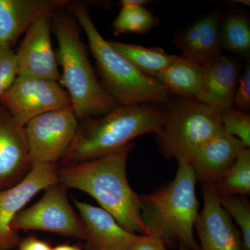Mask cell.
Segmentation results:
<instances>
[{
    "instance_id": "1",
    "label": "cell",
    "mask_w": 250,
    "mask_h": 250,
    "mask_svg": "<svg viewBox=\"0 0 250 250\" xmlns=\"http://www.w3.org/2000/svg\"><path fill=\"white\" fill-rule=\"evenodd\" d=\"M134 146L129 143L107 155L62 166L58 169L59 182L66 188L77 189L93 197L122 228L148 236L139 194L131 188L126 175L128 156Z\"/></svg>"
},
{
    "instance_id": "2",
    "label": "cell",
    "mask_w": 250,
    "mask_h": 250,
    "mask_svg": "<svg viewBox=\"0 0 250 250\" xmlns=\"http://www.w3.org/2000/svg\"><path fill=\"white\" fill-rule=\"evenodd\" d=\"M164 105L119 104L104 116L82 120L62 158V166L93 160L125 147L143 135L156 134L162 125Z\"/></svg>"
},
{
    "instance_id": "3",
    "label": "cell",
    "mask_w": 250,
    "mask_h": 250,
    "mask_svg": "<svg viewBox=\"0 0 250 250\" xmlns=\"http://www.w3.org/2000/svg\"><path fill=\"white\" fill-rule=\"evenodd\" d=\"M52 27L58 42L56 57L62 68L59 83L68 93L78 119L109 113L119 104L98 80L76 19L69 11H61L52 18Z\"/></svg>"
},
{
    "instance_id": "4",
    "label": "cell",
    "mask_w": 250,
    "mask_h": 250,
    "mask_svg": "<svg viewBox=\"0 0 250 250\" xmlns=\"http://www.w3.org/2000/svg\"><path fill=\"white\" fill-rule=\"evenodd\" d=\"M197 182L190 164H178L172 182L150 193L139 194L141 217L148 236L161 239L167 247L179 243L190 250H199L194 236L199 213Z\"/></svg>"
},
{
    "instance_id": "5",
    "label": "cell",
    "mask_w": 250,
    "mask_h": 250,
    "mask_svg": "<svg viewBox=\"0 0 250 250\" xmlns=\"http://www.w3.org/2000/svg\"><path fill=\"white\" fill-rule=\"evenodd\" d=\"M66 9L84 31L102 78L101 84L122 105L153 103L165 105L172 98L156 79L146 76L114 50L94 24L88 4L70 1Z\"/></svg>"
},
{
    "instance_id": "6",
    "label": "cell",
    "mask_w": 250,
    "mask_h": 250,
    "mask_svg": "<svg viewBox=\"0 0 250 250\" xmlns=\"http://www.w3.org/2000/svg\"><path fill=\"white\" fill-rule=\"evenodd\" d=\"M224 131L219 110L197 100L176 98L164 105L162 125L155 135L164 157L190 164L205 143Z\"/></svg>"
},
{
    "instance_id": "7",
    "label": "cell",
    "mask_w": 250,
    "mask_h": 250,
    "mask_svg": "<svg viewBox=\"0 0 250 250\" xmlns=\"http://www.w3.org/2000/svg\"><path fill=\"white\" fill-rule=\"evenodd\" d=\"M44 190L41 200L18 213L11 229L16 232L36 230L85 241V224L69 202L66 188L58 182Z\"/></svg>"
},
{
    "instance_id": "8",
    "label": "cell",
    "mask_w": 250,
    "mask_h": 250,
    "mask_svg": "<svg viewBox=\"0 0 250 250\" xmlns=\"http://www.w3.org/2000/svg\"><path fill=\"white\" fill-rule=\"evenodd\" d=\"M79 121L72 106L44 113L24 126L31 165H57L71 146Z\"/></svg>"
},
{
    "instance_id": "9",
    "label": "cell",
    "mask_w": 250,
    "mask_h": 250,
    "mask_svg": "<svg viewBox=\"0 0 250 250\" xmlns=\"http://www.w3.org/2000/svg\"><path fill=\"white\" fill-rule=\"evenodd\" d=\"M0 104L24 126L36 117L72 106L59 82L29 76H18Z\"/></svg>"
},
{
    "instance_id": "10",
    "label": "cell",
    "mask_w": 250,
    "mask_h": 250,
    "mask_svg": "<svg viewBox=\"0 0 250 250\" xmlns=\"http://www.w3.org/2000/svg\"><path fill=\"white\" fill-rule=\"evenodd\" d=\"M59 182L57 165L39 164L31 167L22 182L0 192V250H9L19 244V236L11 222L36 194Z\"/></svg>"
},
{
    "instance_id": "11",
    "label": "cell",
    "mask_w": 250,
    "mask_h": 250,
    "mask_svg": "<svg viewBox=\"0 0 250 250\" xmlns=\"http://www.w3.org/2000/svg\"><path fill=\"white\" fill-rule=\"evenodd\" d=\"M52 18H39L25 32L16 51L18 76H29L60 82L57 57L52 48Z\"/></svg>"
},
{
    "instance_id": "12",
    "label": "cell",
    "mask_w": 250,
    "mask_h": 250,
    "mask_svg": "<svg viewBox=\"0 0 250 250\" xmlns=\"http://www.w3.org/2000/svg\"><path fill=\"white\" fill-rule=\"evenodd\" d=\"M31 167L24 126L0 104V192L22 182Z\"/></svg>"
},
{
    "instance_id": "13",
    "label": "cell",
    "mask_w": 250,
    "mask_h": 250,
    "mask_svg": "<svg viewBox=\"0 0 250 250\" xmlns=\"http://www.w3.org/2000/svg\"><path fill=\"white\" fill-rule=\"evenodd\" d=\"M202 196L203 208L194 225L200 240L199 250H243L241 234L218 195L202 186Z\"/></svg>"
},
{
    "instance_id": "14",
    "label": "cell",
    "mask_w": 250,
    "mask_h": 250,
    "mask_svg": "<svg viewBox=\"0 0 250 250\" xmlns=\"http://www.w3.org/2000/svg\"><path fill=\"white\" fill-rule=\"evenodd\" d=\"M223 16L221 9H215L197 18L174 33V45L182 51L185 58L207 66L223 54L219 35Z\"/></svg>"
},
{
    "instance_id": "15",
    "label": "cell",
    "mask_w": 250,
    "mask_h": 250,
    "mask_svg": "<svg viewBox=\"0 0 250 250\" xmlns=\"http://www.w3.org/2000/svg\"><path fill=\"white\" fill-rule=\"evenodd\" d=\"M70 0H0V45L13 48L39 18L66 9Z\"/></svg>"
},
{
    "instance_id": "16",
    "label": "cell",
    "mask_w": 250,
    "mask_h": 250,
    "mask_svg": "<svg viewBox=\"0 0 250 250\" xmlns=\"http://www.w3.org/2000/svg\"><path fill=\"white\" fill-rule=\"evenodd\" d=\"M74 204L85 224L88 250H130L141 238L122 228L103 208L76 200Z\"/></svg>"
},
{
    "instance_id": "17",
    "label": "cell",
    "mask_w": 250,
    "mask_h": 250,
    "mask_svg": "<svg viewBox=\"0 0 250 250\" xmlns=\"http://www.w3.org/2000/svg\"><path fill=\"white\" fill-rule=\"evenodd\" d=\"M243 147H246L241 141L225 131L207 141L197 151L190 164L197 182L202 186L211 187L220 174L232 165Z\"/></svg>"
},
{
    "instance_id": "18",
    "label": "cell",
    "mask_w": 250,
    "mask_h": 250,
    "mask_svg": "<svg viewBox=\"0 0 250 250\" xmlns=\"http://www.w3.org/2000/svg\"><path fill=\"white\" fill-rule=\"evenodd\" d=\"M205 67V92L202 103L219 111L233 106L241 75L238 62L222 54Z\"/></svg>"
},
{
    "instance_id": "19",
    "label": "cell",
    "mask_w": 250,
    "mask_h": 250,
    "mask_svg": "<svg viewBox=\"0 0 250 250\" xmlns=\"http://www.w3.org/2000/svg\"><path fill=\"white\" fill-rule=\"evenodd\" d=\"M155 79L172 96L202 103L205 92V67L183 56L172 55L170 65Z\"/></svg>"
},
{
    "instance_id": "20",
    "label": "cell",
    "mask_w": 250,
    "mask_h": 250,
    "mask_svg": "<svg viewBox=\"0 0 250 250\" xmlns=\"http://www.w3.org/2000/svg\"><path fill=\"white\" fill-rule=\"evenodd\" d=\"M108 43L140 72L152 78L155 79L172 62V55L161 47H146L111 41H108Z\"/></svg>"
},
{
    "instance_id": "21",
    "label": "cell",
    "mask_w": 250,
    "mask_h": 250,
    "mask_svg": "<svg viewBox=\"0 0 250 250\" xmlns=\"http://www.w3.org/2000/svg\"><path fill=\"white\" fill-rule=\"evenodd\" d=\"M219 35L222 50L250 59V21L247 13L234 11L223 14Z\"/></svg>"
},
{
    "instance_id": "22",
    "label": "cell",
    "mask_w": 250,
    "mask_h": 250,
    "mask_svg": "<svg viewBox=\"0 0 250 250\" xmlns=\"http://www.w3.org/2000/svg\"><path fill=\"white\" fill-rule=\"evenodd\" d=\"M208 188L218 196L250 195V148H242L232 165L220 174L215 183Z\"/></svg>"
},
{
    "instance_id": "23",
    "label": "cell",
    "mask_w": 250,
    "mask_h": 250,
    "mask_svg": "<svg viewBox=\"0 0 250 250\" xmlns=\"http://www.w3.org/2000/svg\"><path fill=\"white\" fill-rule=\"evenodd\" d=\"M159 22L160 18L146 6H125L121 7L112 27L116 36L128 33L143 34L152 30Z\"/></svg>"
},
{
    "instance_id": "24",
    "label": "cell",
    "mask_w": 250,
    "mask_h": 250,
    "mask_svg": "<svg viewBox=\"0 0 250 250\" xmlns=\"http://www.w3.org/2000/svg\"><path fill=\"white\" fill-rule=\"evenodd\" d=\"M220 205L240 228L243 250H250V202L246 197L218 196Z\"/></svg>"
},
{
    "instance_id": "25",
    "label": "cell",
    "mask_w": 250,
    "mask_h": 250,
    "mask_svg": "<svg viewBox=\"0 0 250 250\" xmlns=\"http://www.w3.org/2000/svg\"><path fill=\"white\" fill-rule=\"evenodd\" d=\"M220 120L228 134L241 141L246 147H250V114L249 112L234 106L220 111Z\"/></svg>"
},
{
    "instance_id": "26",
    "label": "cell",
    "mask_w": 250,
    "mask_h": 250,
    "mask_svg": "<svg viewBox=\"0 0 250 250\" xmlns=\"http://www.w3.org/2000/svg\"><path fill=\"white\" fill-rule=\"evenodd\" d=\"M18 76L17 61L14 49L0 45V98Z\"/></svg>"
},
{
    "instance_id": "27",
    "label": "cell",
    "mask_w": 250,
    "mask_h": 250,
    "mask_svg": "<svg viewBox=\"0 0 250 250\" xmlns=\"http://www.w3.org/2000/svg\"><path fill=\"white\" fill-rule=\"evenodd\" d=\"M233 106L238 109L249 111L250 109V63L247 62L241 74L235 92Z\"/></svg>"
},
{
    "instance_id": "28",
    "label": "cell",
    "mask_w": 250,
    "mask_h": 250,
    "mask_svg": "<svg viewBox=\"0 0 250 250\" xmlns=\"http://www.w3.org/2000/svg\"><path fill=\"white\" fill-rule=\"evenodd\" d=\"M165 243L159 238L141 235L139 241L130 250H168Z\"/></svg>"
},
{
    "instance_id": "29",
    "label": "cell",
    "mask_w": 250,
    "mask_h": 250,
    "mask_svg": "<svg viewBox=\"0 0 250 250\" xmlns=\"http://www.w3.org/2000/svg\"><path fill=\"white\" fill-rule=\"evenodd\" d=\"M17 250H52L48 243L39 239L36 236H28L18 245Z\"/></svg>"
},
{
    "instance_id": "30",
    "label": "cell",
    "mask_w": 250,
    "mask_h": 250,
    "mask_svg": "<svg viewBox=\"0 0 250 250\" xmlns=\"http://www.w3.org/2000/svg\"><path fill=\"white\" fill-rule=\"evenodd\" d=\"M154 2L151 0H121L119 4L121 7L125 6H146V5L152 4Z\"/></svg>"
},
{
    "instance_id": "31",
    "label": "cell",
    "mask_w": 250,
    "mask_h": 250,
    "mask_svg": "<svg viewBox=\"0 0 250 250\" xmlns=\"http://www.w3.org/2000/svg\"><path fill=\"white\" fill-rule=\"evenodd\" d=\"M52 250H82L79 247L69 246V245H61L52 248Z\"/></svg>"
},
{
    "instance_id": "32",
    "label": "cell",
    "mask_w": 250,
    "mask_h": 250,
    "mask_svg": "<svg viewBox=\"0 0 250 250\" xmlns=\"http://www.w3.org/2000/svg\"><path fill=\"white\" fill-rule=\"evenodd\" d=\"M231 2L237 3V4L245 5L247 6H249L250 5V0H232Z\"/></svg>"
},
{
    "instance_id": "33",
    "label": "cell",
    "mask_w": 250,
    "mask_h": 250,
    "mask_svg": "<svg viewBox=\"0 0 250 250\" xmlns=\"http://www.w3.org/2000/svg\"><path fill=\"white\" fill-rule=\"evenodd\" d=\"M190 250L187 246H184L182 243H179V250Z\"/></svg>"
}]
</instances>
